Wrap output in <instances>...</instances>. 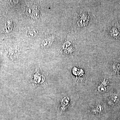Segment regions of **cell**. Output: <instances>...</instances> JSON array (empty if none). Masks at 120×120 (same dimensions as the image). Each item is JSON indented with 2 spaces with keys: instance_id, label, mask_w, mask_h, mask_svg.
<instances>
[{
  "instance_id": "8992f818",
  "label": "cell",
  "mask_w": 120,
  "mask_h": 120,
  "mask_svg": "<svg viewBox=\"0 0 120 120\" xmlns=\"http://www.w3.org/2000/svg\"><path fill=\"white\" fill-rule=\"evenodd\" d=\"M98 89L100 92H105L106 91L105 88L104 86L102 85L99 86L98 87Z\"/></svg>"
},
{
  "instance_id": "6da1fadb",
  "label": "cell",
  "mask_w": 120,
  "mask_h": 120,
  "mask_svg": "<svg viewBox=\"0 0 120 120\" xmlns=\"http://www.w3.org/2000/svg\"><path fill=\"white\" fill-rule=\"evenodd\" d=\"M27 13L34 19H37L39 17V11L34 7H30L27 9Z\"/></svg>"
},
{
  "instance_id": "277c9868",
  "label": "cell",
  "mask_w": 120,
  "mask_h": 120,
  "mask_svg": "<svg viewBox=\"0 0 120 120\" xmlns=\"http://www.w3.org/2000/svg\"><path fill=\"white\" fill-rule=\"evenodd\" d=\"M52 40H51L50 38L46 39L43 41V43H42V45L43 46L45 47L46 46H49L51 44Z\"/></svg>"
},
{
  "instance_id": "5b68a950",
  "label": "cell",
  "mask_w": 120,
  "mask_h": 120,
  "mask_svg": "<svg viewBox=\"0 0 120 120\" xmlns=\"http://www.w3.org/2000/svg\"><path fill=\"white\" fill-rule=\"evenodd\" d=\"M12 27L11 22L10 21H8L5 26V29L6 30V31L8 32H10L12 29Z\"/></svg>"
},
{
  "instance_id": "7a4b0ae2",
  "label": "cell",
  "mask_w": 120,
  "mask_h": 120,
  "mask_svg": "<svg viewBox=\"0 0 120 120\" xmlns=\"http://www.w3.org/2000/svg\"><path fill=\"white\" fill-rule=\"evenodd\" d=\"M69 99L68 98L65 97L62 99L61 103V110L64 109L66 106L68 104Z\"/></svg>"
},
{
  "instance_id": "3957f363",
  "label": "cell",
  "mask_w": 120,
  "mask_h": 120,
  "mask_svg": "<svg viewBox=\"0 0 120 120\" xmlns=\"http://www.w3.org/2000/svg\"><path fill=\"white\" fill-rule=\"evenodd\" d=\"M38 30L36 29H30L28 31V36L31 38H34L38 34Z\"/></svg>"
}]
</instances>
